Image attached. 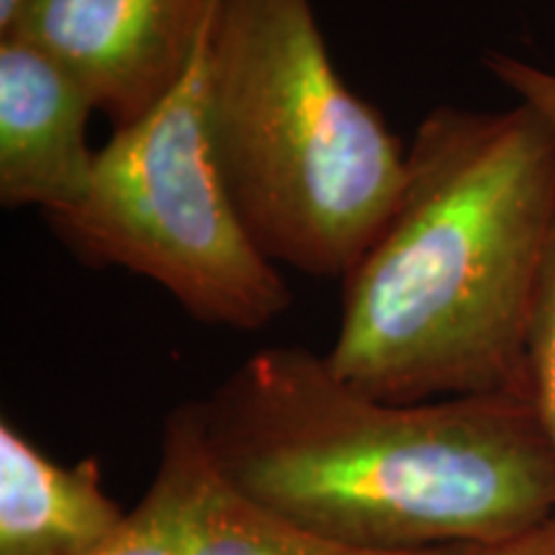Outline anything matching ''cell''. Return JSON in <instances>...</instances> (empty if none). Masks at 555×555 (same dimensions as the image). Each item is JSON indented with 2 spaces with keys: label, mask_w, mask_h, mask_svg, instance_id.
Here are the masks:
<instances>
[{
  "label": "cell",
  "mask_w": 555,
  "mask_h": 555,
  "mask_svg": "<svg viewBox=\"0 0 555 555\" xmlns=\"http://www.w3.org/2000/svg\"><path fill=\"white\" fill-rule=\"evenodd\" d=\"M457 555H555V517L525 535L506 540V543L468 547Z\"/></svg>",
  "instance_id": "cell-12"
},
{
  "label": "cell",
  "mask_w": 555,
  "mask_h": 555,
  "mask_svg": "<svg viewBox=\"0 0 555 555\" xmlns=\"http://www.w3.org/2000/svg\"><path fill=\"white\" fill-rule=\"evenodd\" d=\"M31 0H0V39L11 37L16 31V26L24 18V13L29 11Z\"/></svg>",
  "instance_id": "cell-13"
},
{
  "label": "cell",
  "mask_w": 555,
  "mask_h": 555,
  "mask_svg": "<svg viewBox=\"0 0 555 555\" xmlns=\"http://www.w3.org/2000/svg\"><path fill=\"white\" fill-rule=\"evenodd\" d=\"M211 468L201 404L183 401L165 416L155 476L142 499L90 555H185L193 504Z\"/></svg>",
  "instance_id": "cell-8"
},
{
  "label": "cell",
  "mask_w": 555,
  "mask_h": 555,
  "mask_svg": "<svg viewBox=\"0 0 555 555\" xmlns=\"http://www.w3.org/2000/svg\"><path fill=\"white\" fill-rule=\"evenodd\" d=\"M201 101L255 245L275 266L343 281L397 204L406 150L347 88L311 0H217Z\"/></svg>",
  "instance_id": "cell-3"
},
{
  "label": "cell",
  "mask_w": 555,
  "mask_h": 555,
  "mask_svg": "<svg viewBox=\"0 0 555 555\" xmlns=\"http://www.w3.org/2000/svg\"><path fill=\"white\" fill-rule=\"evenodd\" d=\"M124 515L103 489L99 457L65 466L0 422V555H90Z\"/></svg>",
  "instance_id": "cell-7"
},
{
  "label": "cell",
  "mask_w": 555,
  "mask_h": 555,
  "mask_svg": "<svg viewBox=\"0 0 555 555\" xmlns=\"http://www.w3.org/2000/svg\"><path fill=\"white\" fill-rule=\"evenodd\" d=\"M198 404L234 489L356 551H468L555 517V453L517 393L393 404L345 384L309 347L275 345Z\"/></svg>",
  "instance_id": "cell-1"
},
{
  "label": "cell",
  "mask_w": 555,
  "mask_h": 555,
  "mask_svg": "<svg viewBox=\"0 0 555 555\" xmlns=\"http://www.w3.org/2000/svg\"><path fill=\"white\" fill-rule=\"evenodd\" d=\"M483 67L519 101L530 103L545 119L555 124V73L506 52H486Z\"/></svg>",
  "instance_id": "cell-11"
},
{
  "label": "cell",
  "mask_w": 555,
  "mask_h": 555,
  "mask_svg": "<svg viewBox=\"0 0 555 555\" xmlns=\"http://www.w3.org/2000/svg\"><path fill=\"white\" fill-rule=\"evenodd\" d=\"M201 57L163 106L95 150L86 198L44 219L88 266L150 278L208 327L260 332L294 296L249 237L211 157Z\"/></svg>",
  "instance_id": "cell-4"
},
{
  "label": "cell",
  "mask_w": 555,
  "mask_h": 555,
  "mask_svg": "<svg viewBox=\"0 0 555 555\" xmlns=\"http://www.w3.org/2000/svg\"><path fill=\"white\" fill-rule=\"evenodd\" d=\"M527 397L555 453V227L527 330Z\"/></svg>",
  "instance_id": "cell-10"
},
{
  "label": "cell",
  "mask_w": 555,
  "mask_h": 555,
  "mask_svg": "<svg viewBox=\"0 0 555 555\" xmlns=\"http://www.w3.org/2000/svg\"><path fill=\"white\" fill-rule=\"evenodd\" d=\"M214 9L217 0H31L11 37L57 60L119 131L189 78Z\"/></svg>",
  "instance_id": "cell-5"
},
{
  "label": "cell",
  "mask_w": 555,
  "mask_h": 555,
  "mask_svg": "<svg viewBox=\"0 0 555 555\" xmlns=\"http://www.w3.org/2000/svg\"><path fill=\"white\" fill-rule=\"evenodd\" d=\"M93 111L57 60L31 41L0 39V204L39 206L44 217L78 206L95 170Z\"/></svg>",
  "instance_id": "cell-6"
},
{
  "label": "cell",
  "mask_w": 555,
  "mask_h": 555,
  "mask_svg": "<svg viewBox=\"0 0 555 555\" xmlns=\"http://www.w3.org/2000/svg\"><path fill=\"white\" fill-rule=\"evenodd\" d=\"M553 227L551 119L522 101L433 108L386 224L343 278L324 360L393 404L527 397V330Z\"/></svg>",
  "instance_id": "cell-2"
},
{
  "label": "cell",
  "mask_w": 555,
  "mask_h": 555,
  "mask_svg": "<svg viewBox=\"0 0 555 555\" xmlns=\"http://www.w3.org/2000/svg\"><path fill=\"white\" fill-rule=\"evenodd\" d=\"M211 455V453H208ZM455 547L420 553H373L356 551L332 540L311 535L309 530L275 515L268 506L234 489L219 474L217 463L201 483L193 504L189 553L185 555H457Z\"/></svg>",
  "instance_id": "cell-9"
}]
</instances>
